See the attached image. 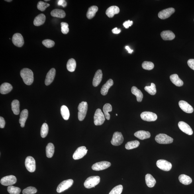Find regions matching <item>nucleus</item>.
I'll return each instance as SVG.
<instances>
[{"instance_id":"nucleus-1","label":"nucleus","mask_w":194,"mask_h":194,"mask_svg":"<svg viewBox=\"0 0 194 194\" xmlns=\"http://www.w3.org/2000/svg\"><path fill=\"white\" fill-rule=\"evenodd\" d=\"M20 75L24 83L27 85H31L34 81V74L31 69L24 68L20 72Z\"/></svg>"},{"instance_id":"nucleus-2","label":"nucleus","mask_w":194,"mask_h":194,"mask_svg":"<svg viewBox=\"0 0 194 194\" xmlns=\"http://www.w3.org/2000/svg\"><path fill=\"white\" fill-rule=\"evenodd\" d=\"M101 178L99 176H94L90 177L85 181L84 185L86 188L90 189L95 187V186L98 185L100 182Z\"/></svg>"},{"instance_id":"nucleus-3","label":"nucleus","mask_w":194,"mask_h":194,"mask_svg":"<svg viewBox=\"0 0 194 194\" xmlns=\"http://www.w3.org/2000/svg\"><path fill=\"white\" fill-rule=\"evenodd\" d=\"M78 109L79 110L78 118L79 121H82L86 116L88 110V104L86 102L82 101L79 104Z\"/></svg>"},{"instance_id":"nucleus-4","label":"nucleus","mask_w":194,"mask_h":194,"mask_svg":"<svg viewBox=\"0 0 194 194\" xmlns=\"http://www.w3.org/2000/svg\"><path fill=\"white\" fill-rule=\"evenodd\" d=\"M156 142L159 144H168L172 143L173 139L165 134H160L157 135L155 137Z\"/></svg>"},{"instance_id":"nucleus-5","label":"nucleus","mask_w":194,"mask_h":194,"mask_svg":"<svg viewBox=\"0 0 194 194\" xmlns=\"http://www.w3.org/2000/svg\"><path fill=\"white\" fill-rule=\"evenodd\" d=\"M93 118L94 123L96 126L101 125L105 121L104 114L100 109H97L96 110Z\"/></svg>"},{"instance_id":"nucleus-6","label":"nucleus","mask_w":194,"mask_h":194,"mask_svg":"<svg viewBox=\"0 0 194 194\" xmlns=\"http://www.w3.org/2000/svg\"><path fill=\"white\" fill-rule=\"evenodd\" d=\"M73 181L72 179L65 180L61 182L57 188V192L60 193L64 192L72 186L73 183Z\"/></svg>"},{"instance_id":"nucleus-7","label":"nucleus","mask_w":194,"mask_h":194,"mask_svg":"<svg viewBox=\"0 0 194 194\" xmlns=\"http://www.w3.org/2000/svg\"><path fill=\"white\" fill-rule=\"evenodd\" d=\"M26 169L31 173L34 172L36 170V162L34 159L31 156L26 158L25 162Z\"/></svg>"},{"instance_id":"nucleus-8","label":"nucleus","mask_w":194,"mask_h":194,"mask_svg":"<svg viewBox=\"0 0 194 194\" xmlns=\"http://www.w3.org/2000/svg\"><path fill=\"white\" fill-rule=\"evenodd\" d=\"M124 138L121 132H116L113 135L111 141L112 145L115 146H119L123 142Z\"/></svg>"},{"instance_id":"nucleus-9","label":"nucleus","mask_w":194,"mask_h":194,"mask_svg":"<svg viewBox=\"0 0 194 194\" xmlns=\"http://www.w3.org/2000/svg\"><path fill=\"white\" fill-rule=\"evenodd\" d=\"M140 116L143 120L147 122L155 121L158 118V116L156 114L150 112H142Z\"/></svg>"},{"instance_id":"nucleus-10","label":"nucleus","mask_w":194,"mask_h":194,"mask_svg":"<svg viewBox=\"0 0 194 194\" xmlns=\"http://www.w3.org/2000/svg\"><path fill=\"white\" fill-rule=\"evenodd\" d=\"M88 150L85 146H81L77 149L73 154V158L75 160L83 158L87 154Z\"/></svg>"},{"instance_id":"nucleus-11","label":"nucleus","mask_w":194,"mask_h":194,"mask_svg":"<svg viewBox=\"0 0 194 194\" xmlns=\"http://www.w3.org/2000/svg\"><path fill=\"white\" fill-rule=\"evenodd\" d=\"M111 163L108 161H101L94 164L92 167V169L94 170L101 171L107 169L111 166Z\"/></svg>"},{"instance_id":"nucleus-12","label":"nucleus","mask_w":194,"mask_h":194,"mask_svg":"<svg viewBox=\"0 0 194 194\" xmlns=\"http://www.w3.org/2000/svg\"><path fill=\"white\" fill-rule=\"evenodd\" d=\"M156 165L158 168L165 171H170L172 166L170 162L162 159L157 161Z\"/></svg>"},{"instance_id":"nucleus-13","label":"nucleus","mask_w":194,"mask_h":194,"mask_svg":"<svg viewBox=\"0 0 194 194\" xmlns=\"http://www.w3.org/2000/svg\"><path fill=\"white\" fill-rule=\"evenodd\" d=\"M17 182V179L13 175H9L2 178L1 183L5 186H10L15 184Z\"/></svg>"},{"instance_id":"nucleus-14","label":"nucleus","mask_w":194,"mask_h":194,"mask_svg":"<svg viewBox=\"0 0 194 194\" xmlns=\"http://www.w3.org/2000/svg\"><path fill=\"white\" fill-rule=\"evenodd\" d=\"M175 12V9L173 8H169L168 9L162 10L159 12L158 17L161 19L164 20L168 18Z\"/></svg>"},{"instance_id":"nucleus-15","label":"nucleus","mask_w":194,"mask_h":194,"mask_svg":"<svg viewBox=\"0 0 194 194\" xmlns=\"http://www.w3.org/2000/svg\"><path fill=\"white\" fill-rule=\"evenodd\" d=\"M12 41L14 45L18 47H21L24 43L23 36L20 33L14 34L12 37Z\"/></svg>"},{"instance_id":"nucleus-16","label":"nucleus","mask_w":194,"mask_h":194,"mask_svg":"<svg viewBox=\"0 0 194 194\" xmlns=\"http://www.w3.org/2000/svg\"><path fill=\"white\" fill-rule=\"evenodd\" d=\"M178 126L180 129L185 134L189 135H191L193 134V130L190 126L186 123L183 121L179 122L178 123Z\"/></svg>"},{"instance_id":"nucleus-17","label":"nucleus","mask_w":194,"mask_h":194,"mask_svg":"<svg viewBox=\"0 0 194 194\" xmlns=\"http://www.w3.org/2000/svg\"><path fill=\"white\" fill-rule=\"evenodd\" d=\"M179 105L181 109L185 113H192L193 112V107L186 101H180Z\"/></svg>"},{"instance_id":"nucleus-18","label":"nucleus","mask_w":194,"mask_h":194,"mask_svg":"<svg viewBox=\"0 0 194 194\" xmlns=\"http://www.w3.org/2000/svg\"><path fill=\"white\" fill-rule=\"evenodd\" d=\"M56 74V71L54 68L51 69L49 71L46 75V80H45V84L46 85L48 86L53 81L55 75Z\"/></svg>"},{"instance_id":"nucleus-19","label":"nucleus","mask_w":194,"mask_h":194,"mask_svg":"<svg viewBox=\"0 0 194 194\" xmlns=\"http://www.w3.org/2000/svg\"><path fill=\"white\" fill-rule=\"evenodd\" d=\"M103 78V73L101 69L98 70L96 72L93 77V86L97 87L101 83Z\"/></svg>"},{"instance_id":"nucleus-20","label":"nucleus","mask_w":194,"mask_h":194,"mask_svg":"<svg viewBox=\"0 0 194 194\" xmlns=\"http://www.w3.org/2000/svg\"><path fill=\"white\" fill-rule=\"evenodd\" d=\"M161 37L164 40H173L175 38V35L172 31L170 30L164 31L161 32Z\"/></svg>"},{"instance_id":"nucleus-21","label":"nucleus","mask_w":194,"mask_h":194,"mask_svg":"<svg viewBox=\"0 0 194 194\" xmlns=\"http://www.w3.org/2000/svg\"><path fill=\"white\" fill-rule=\"evenodd\" d=\"M120 9L117 6H112L107 9L106 12V15L109 18H112L115 14L119 13Z\"/></svg>"},{"instance_id":"nucleus-22","label":"nucleus","mask_w":194,"mask_h":194,"mask_svg":"<svg viewBox=\"0 0 194 194\" xmlns=\"http://www.w3.org/2000/svg\"><path fill=\"white\" fill-rule=\"evenodd\" d=\"M114 82L112 79H109L103 86L101 90V93L103 95H107L110 88L113 85Z\"/></svg>"},{"instance_id":"nucleus-23","label":"nucleus","mask_w":194,"mask_h":194,"mask_svg":"<svg viewBox=\"0 0 194 194\" xmlns=\"http://www.w3.org/2000/svg\"><path fill=\"white\" fill-rule=\"evenodd\" d=\"M135 136L141 140H144L150 138L151 134L149 132L144 131V130H139L134 134Z\"/></svg>"},{"instance_id":"nucleus-24","label":"nucleus","mask_w":194,"mask_h":194,"mask_svg":"<svg viewBox=\"0 0 194 194\" xmlns=\"http://www.w3.org/2000/svg\"><path fill=\"white\" fill-rule=\"evenodd\" d=\"M13 89L11 84L8 83H4L0 87V93L2 94H6L9 93Z\"/></svg>"},{"instance_id":"nucleus-25","label":"nucleus","mask_w":194,"mask_h":194,"mask_svg":"<svg viewBox=\"0 0 194 194\" xmlns=\"http://www.w3.org/2000/svg\"><path fill=\"white\" fill-rule=\"evenodd\" d=\"M46 20V16L44 14H40L35 18L34 21V25L36 26L42 25L44 23Z\"/></svg>"},{"instance_id":"nucleus-26","label":"nucleus","mask_w":194,"mask_h":194,"mask_svg":"<svg viewBox=\"0 0 194 194\" xmlns=\"http://www.w3.org/2000/svg\"><path fill=\"white\" fill-rule=\"evenodd\" d=\"M28 116V111L27 109L23 110L20 114L19 123L21 124V126L22 128L25 126V123L27 120Z\"/></svg>"},{"instance_id":"nucleus-27","label":"nucleus","mask_w":194,"mask_h":194,"mask_svg":"<svg viewBox=\"0 0 194 194\" xmlns=\"http://www.w3.org/2000/svg\"><path fill=\"white\" fill-rule=\"evenodd\" d=\"M170 78L171 82L176 86L181 87L183 85V81L179 78L178 75L176 74L171 75L170 77Z\"/></svg>"},{"instance_id":"nucleus-28","label":"nucleus","mask_w":194,"mask_h":194,"mask_svg":"<svg viewBox=\"0 0 194 194\" xmlns=\"http://www.w3.org/2000/svg\"><path fill=\"white\" fill-rule=\"evenodd\" d=\"M131 92L133 94L135 95L137 97V101L138 102H141L143 98V94L142 92L135 86L132 87Z\"/></svg>"},{"instance_id":"nucleus-29","label":"nucleus","mask_w":194,"mask_h":194,"mask_svg":"<svg viewBox=\"0 0 194 194\" xmlns=\"http://www.w3.org/2000/svg\"><path fill=\"white\" fill-rule=\"evenodd\" d=\"M145 181L146 185L150 188L154 187L156 183V180L149 174L146 175Z\"/></svg>"},{"instance_id":"nucleus-30","label":"nucleus","mask_w":194,"mask_h":194,"mask_svg":"<svg viewBox=\"0 0 194 194\" xmlns=\"http://www.w3.org/2000/svg\"><path fill=\"white\" fill-rule=\"evenodd\" d=\"M51 15L53 17L59 18H64L66 16V13L63 10L60 9L53 10L51 12Z\"/></svg>"},{"instance_id":"nucleus-31","label":"nucleus","mask_w":194,"mask_h":194,"mask_svg":"<svg viewBox=\"0 0 194 194\" xmlns=\"http://www.w3.org/2000/svg\"><path fill=\"white\" fill-rule=\"evenodd\" d=\"M179 180L180 182L186 185L190 184L192 181L191 177L185 174L180 175L179 177Z\"/></svg>"},{"instance_id":"nucleus-32","label":"nucleus","mask_w":194,"mask_h":194,"mask_svg":"<svg viewBox=\"0 0 194 194\" xmlns=\"http://www.w3.org/2000/svg\"><path fill=\"white\" fill-rule=\"evenodd\" d=\"M98 10V8L97 6H92L90 7L86 14L87 18L89 19L93 18L95 16Z\"/></svg>"},{"instance_id":"nucleus-33","label":"nucleus","mask_w":194,"mask_h":194,"mask_svg":"<svg viewBox=\"0 0 194 194\" xmlns=\"http://www.w3.org/2000/svg\"><path fill=\"white\" fill-rule=\"evenodd\" d=\"M54 146L52 143H49L46 148V156L48 158H52L54 152Z\"/></svg>"},{"instance_id":"nucleus-34","label":"nucleus","mask_w":194,"mask_h":194,"mask_svg":"<svg viewBox=\"0 0 194 194\" xmlns=\"http://www.w3.org/2000/svg\"><path fill=\"white\" fill-rule=\"evenodd\" d=\"M11 108L12 111L15 115H17L20 113V103L17 100H15L11 103Z\"/></svg>"},{"instance_id":"nucleus-35","label":"nucleus","mask_w":194,"mask_h":194,"mask_svg":"<svg viewBox=\"0 0 194 194\" xmlns=\"http://www.w3.org/2000/svg\"><path fill=\"white\" fill-rule=\"evenodd\" d=\"M76 67V63L74 59H69L67 62V68L69 72H73L75 71Z\"/></svg>"},{"instance_id":"nucleus-36","label":"nucleus","mask_w":194,"mask_h":194,"mask_svg":"<svg viewBox=\"0 0 194 194\" xmlns=\"http://www.w3.org/2000/svg\"><path fill=\"white\" fill-rule=\"evenodd\" d=\"M112 106L110 104H105L104 106L103 111L104 114L105 118L108 120H110V117H111V116H110L109 112H112Z\"/></svg>"},{"instance_id":"nucleus-37","label":"nucleus","mask_w":194,"mask_h":194,"mask_svg":"<svg viewBox=\"0 0 194 194\" xmlns=\"http://www.w3.org/2000/svg\"><path fill=\"white\" fill-rule=\"evenodd\" d=\"M60 112L61 115H62L63 119L65 120H68L69 119V116H70V113H69L68 108L67 106H62L61 107Z\"/></svg>"},{"instance_id":"nucleus-38","label":"nucleus","mask_w":194,"mask_h":194,"mask_svg":"<svg viewBox=\"0 0 194 194\" xmlns=\"http://www.w3.org/2000/svg\"><path fill=\"white\" fill-rule=\"evenodd\" d=\"M140 143L137 140L131 141L128 142L125 145V148L127 150H131L133 149L136 148L139 146Z\"/></svg>"},{"instance_id":"nucleus-39","label":"nucleus","mask_w":194,"mask_h":194,"mask_svg":"<svg viewBox=\"0 0 194 194\" xmlns=\"http://www.w3.org/2000/svg\"><path fill=\"white\" fill-rule=\"evenodd\" d=\"M144 89L145 90L151 95H155L156 93V86L154 83H152L150 86H146Z\"/></svg>"},{"instance_id":"nucleus-40","label":"nucleus","mask_w":194,"mask_h":194,"mask_svg":"<svg viewBox=\"0 0 194 194\" xmlns=\"http://www.w3.org/2000/svg\"><path fill=\"white\" fill-rule=\"evenodd\" d=\"M7 191L10 194H20L21 189L20 188L10 185L8 187Z\"/></svg>"},{"instance_id":"nucleus-41","label":"nucleus","mask_w":194,"mask_h":194,"mask_svg":"<svg viewBox=\"0 0 194 194\" xmlns=\"http://www.w3.org/2000/svg\"><path fill=\"white\" fill-rule=\"evenodd\" d=\"M49 131V127L47 124L44 123L42 124L41 130V136L44 138L47 135Z\"/></svg>"},{"instance_id":"nucleus-42","label":"nucleus","mask_w":194,"mask_h":194,"mask_svg":"<svg viewBox=\"0 0 194 194\" xmlns=\"http://www.w3.org/2000/svg\"><path fill=\"white\" fill-rule=\"evenodd\" d=\"M143 68L147 70H151L154 68V63L151 62L145 61L142 64Z\"/></svg>"},{"instance_id":"nucleus-43","label":"nucleus","mask_w":194,"mask_h":194,"mask_svg":"<svg viewBox=\"0 0 194 194\" xmlns=\"http://www.w3.org/2000/svg\"><path fill=\"white\" fill-rule=\"evenodd\" d=\"M123 187L122 185H119L114 187L109 194H121L122 193Z\"/></svg>"},{"instance_id":"nucleus-44","label":"nucleus","mask_w":194,"mask_h":194,"mask_svg":"<svg viewBox=\"0 0 194 194\" xmlns=\"http://www.w3.org/2000/svg\"><path fill=\"white\" fill-rule=\"evenodd\" d=\"M37 192V190L35 187H29L26 188L22 191L23 194H34Z\"/></svg>"},{"instance_id":"nucleus-45","label":"nucleus","mask_w":194,"mask_h":194,"mask_svg":"<svg viewBox=\"0 0 194 194\" xmlns=\"http://www.w3.org/2000/svg\"><path fill=\"white\" fill-rule=\"evenodd\" d=\"M49 4L45 3L44 2H39L37 5V8L38 10L42 11H44L49 6Z\"/></svg>"},{"instance_id":"nucleus-46","label":"nucleus","mask_w":194,"mask_h":194,"mask_svg":"<svg viewBox=\"0 0 194 194\" xmlns=\"http://www.w3.org/2000/svg\"><path fill=\"white\" fill-rule=\"evenodd\" d=\"M42 43L44 46L48 48H52L55 45L53 41L50 39H46L43 41Z\"/></svg>"},{"instance_id":"nucleus-47","label":"nucleus","mask_w":194,"mask_h":194,"mask_svg":"<svg viewBox=\"0 0 194 194\" xmlns=\"http://www.w3.org/2000/svg\"><path fill=\"white\" fill-rule=\"evenodd\" d=\"M61 31L64 34L68 33L69 31L68 24L66 22H62L61 23Z\"/></svg>"},{"instance_id":"nucleus-48","label":"nucleus","mask_w":194,"mask_h":194,"mask_svg":"<svg viewBox=\"0 0 194 194\" xmlns=\"http://www.w3.org/2000/svg\"><path fill=\"white\" fill-rule=\"evenodd\" d=\"M133 24V22L130 21V20H129L128 21L124 22L123 24V25L126 28H128L130 26H131Z\"/></svg>"},{"instance_id":"nucleus-49","label":"nucleus","mask_w":194,"mask_h":194,"mask_svg":"<svg viewBox=\"0 0 194 194\" xmlns=\"http://www.w3.org/2000/svg\"><path fill=\"white\" fill-rule=\"evenodd\" d=\"M189 67L194 70V59H190L187 62Z\"/></svg>"},{"instance_id":"nucleus-50","label":"nucleus","mask_w":194,"mask_h":194,"mask_svg":"<svg viewBox=\"0 0 194 194\" xmlns=\"http://www.w3.org/2000/svg\"><path fill=\"white\" fill-rule=\"evenodd\" d=\"M58 5L62 6L63 7H66L67 5V3L64 0H60L58 2Z\"/></svg>"},{"instance_id":"nucleus-51","label":"nucleus","mask_w":194,"mask_h":194,"mask_svg":"<svg viewBox=\"0 0 194 194\" xmlns=\"http://www.w3.org/2000/svg\"><path fill=\"white\" fill-rule=\"evenodd\" d=\"M5 121L4 118L1 116L0 117V128H3L5 127Z\"/></svg>"},{"instance_id":"nucleus-52","label":"nucleus","mask_w":194,"mask_h":194,"mask_svg":"<svg viewBox=\"0 0 194 194\" xmlns=\"http://www.w3.org/2000/svg\"><path fill=\"white\" fill-rule=\"evenodd\" d=\"M112 32L114 34H118L120 33V32H121V30L120 29H118L117 27H116L112 30Z\"/></svg>"},{"instance_id":"nucleus-53","label":"nucleus","mask_w":194,"mask_h":194,"mask_svg":"<svg viewBox=\"0 0 194 194\" xmlns=\"http://www.w3.org/2000/svg\"><path fill=\"white\" fill-rule=\"evenodd\" d=\"M126 49L128 51V52L129 53L131 54L133 52V50H131V49L130 48L129 46H126L125 47Z\"/></svg>"},{"instance_id":"nucleus-54","label":"nucleus","mask_w":194,"mask_h":194,"mask_svg":"<svg viewBox=\"0 0 194 194\" xmlns=\"http://www.w3.org/2000/svg\"><path fill=\"white\" fill-rule=\"evenodd\" d=\"M5 1H7L8 2H11V1H12V0H5Z\"/></svg>"},{"instance_id":"nucleus-55","label":"nucleus","mask_w":194,"mask_h":194,"mask_svg":"<svg viewBox=\"0 0 194 194\" xmlns=\"http://www.w3.org/2000/svg\"><path fill=\"white\" fill-rule=\"evenodd\" d=\"M49 1V0H47V1H46V0H45V1H46V2Z\"/></svg>"},{"instance_id":"nucleus-56","label":"nucleus","mask_w":194,"mask_h":194,"mask_svg":"<svg viewBox=\"0 0 194 194\" xmlns=\"http://www.w3.org/2000/svg\"><path fill=\"white\" fill-rule=\"evenodd\" d=\"M116 116H117V115H118V114H116Z\"/></svg>"}]
</instances>
